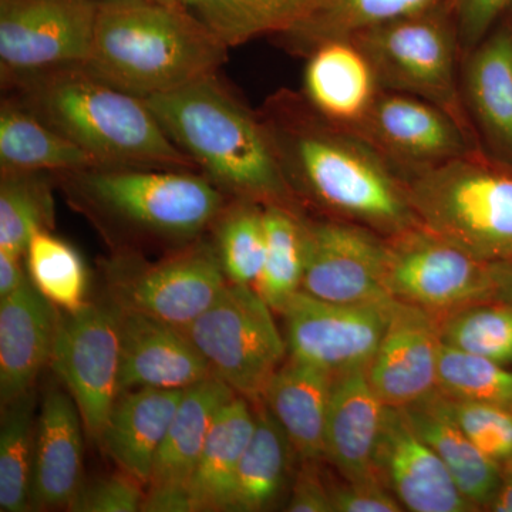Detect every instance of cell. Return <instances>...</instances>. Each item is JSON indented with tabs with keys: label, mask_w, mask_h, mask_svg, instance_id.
Segmentation results:
<instances>
[{
	"label": "cell",
	"mask_w": 512,
	"mask_h": 512,
	"mask_svg": "<svg viewBox=\"0 0 512 512\" xmlns=\"http://www.w3.org/2000/svg\"><path fill=\"white\" fill-rule=\"evenodd\" d=\"M376 476L414 512L477 510L458 490L441 458L426 443L406 410L386 407L375 454Z\"/></svg>",
	"instance_id": "obj_17"
},
{
	"label": "cell",
	"mask_w": 512,
	"mask_h": 512,
	"mask_svg": "<svg viewBox=\"0 0 512 512\" xmlns=\"http://www.w3.org/2000/svg\"><path fill=\"white\" fill-rule=\"evenodd\" d=\"M175 146L231 200L302 212L258 111L207 74L144 100Z\"/></svg>",
	"instance_id": "obj_2"
},
{
	"label": "cell",
	"mask_w": 512,
	"mask_h": 512,
	"mask_svg": "<svg viewBox=\"0 0 512 512\" xmlns=\"http://www.w3.org/2000/svg\"><path fill=\"white\" fill-rule=\"evenodd\" d=\"M302 97L323 119L355 131L379 96L375 70L352 39L320 43L306 55Z\"/></svg>",
	"instance_id": "obj_22"
},
{
	"label": "cell",
	"mask_w": 512,
	"mask_h": 512,
	"mask_svg": "<svg viewBox=\"0 0 512 512\" xmlns=\"http://www.w3.org/2000/svg\"><path fill=\"white\" fill-rule=\"evenodd\" d=\"M97 0H0L2 79L84 64Z\"/></svg>",
	"instance_id": "obj_12"
},
{
	"label": "cell",
	"mask_w": 512,
	"mask_h": 512,
	"mask_svg": "<svg viewBox=\"0 0 512 512\" xmlns=\"http://www.w3.org/2000/svg\"><path fill=\"white\" fill-rule=\"evenodd\" d=\"M503 466L500 487L490 507L497 512H512V458L505 461Z\"/></svg>",
	"instance_id": "obj_47"
},
{
	"label": "cell",
	"mask_w": 512,
	"mask_h": 512,
	"mask_svg": "<svg viewBox=\"0 0 512 512\" xmlns=\"http://www.w3.org/2000/svg\"><path fill=\"white\" fill-rule=\"evenodd\" d=\"M83 431L82 416L69 392L47 390L36 417L32 507L69 510L83 484Z\"/></svg>",
	"instance_id": "obj_21"
},
{
	"label": "cell",
	"mask_w": 512,
	"mask_h": 512,
	"mask_svg": "<svg viewBox=\"0 0 512 512\" xmlns=\"http://www.w3.org/2000/svg\"><path fill=\"white\" fill-rule=\"evenodd\" d=\"M60 309L30 278L18 292L0 299V403L15 402L33 389L52 360Z\"/></svg>",
	"instance_id": "obj_20"
},
{
	"label": "cell",
	"mask_w": 512,
	"mask_h": 512,
	"mask_svg": "<svg viewBox=\"0 0 512 512\" xmlns=\"http://www.w3.org/2000/svg\"><path fill=\"white\" fill-rule=\"evenodd\" d=\"M23 258L25 256L0 249V299L18 292L28 281V271L22 265Z\"/></svg>",
	"instance_id": "obj_46"
},
{
	"label": "cell",
	"mask_w": 512,
	"mask_h": 512,
	"mask_svg": "<svg viewBox=\"0 0 512 512\" xmlns=\"http://www.w3.org/2000/svg\"><path fill=\"white\" fill-rule=\"evenodd\" d=\"M441 0H315L312 12L282 35L292 52L306 56L320 45L335 39H350L363 30L393 20L416 15Z\"/></svg>",
	"instance_id": "obj_31"
},
{
	"label": "cell",
	"mask_w": 512,
	"mask_h": 512,
	"mask_svg": "<svg viewBox=\"0 0 512 512\" xmlns=\"http://www.w3.org/2000/svg\"><path fill=\"white\" fill-rule=\"evenodd\" d=\"M447 409L458 426L481 451L503 464L512 458V412L497 404L453 399L444 394Z\"/></svg>",
	"instance_id": "obj_40"
},
{
	"label": "cell",
	"mask_w": 512,
	"mask_h": 512,
	"mask_svg": "<svg viewBox=\"0 0 512 512\" xmlns=\"http://www.w3.org/2000/svg\"><path fill=\"white\" fill-rule=\"evenodd\" d=\"M57 177L73 204L100 225L175 248L200 239L229 198L192 170L96 165Z\"/></svg>",
	"instance_id": "obj_5"
},
{
	"label": "cell",
	"mask_w": 512,
	"mask_h": 512,
	"mask_svg": "<svg viewBox=\"0 0 512 512\" xmlns=\"http://www.w3.org/2000/svg\"><path fill=\"white\" fill-rule=\"evenodd\" d=\"M50 366L73 397L84 431L100 447L120 394V312L116 303H89L60 315Z\"/></svg>",
	"instance_id": "obj_11"
},
{
	"label": "cell",
	"mask_w": 512,
	"mask_h": 512,
	"mask_svg": "<svg viewBox=\"0 0 512 512\" xmlns=\"http://www.w3.org/2000/svg\"><path fill=\"white\" fill-rule=\"evenodd\" d=\"M443 345L503 363L512 360V303L468 306L440 319Z\"/></svg>",
	"instance_id": "obj_38"
},
{
	"label": "cell",
	"mask_w": 512,
	"mask_h": 512,
	"mask_svg": "<svg viewBox=\"0 0 512 512\" xmlns=\"http://www.w3.org/2000/svg\"><path fill=\"white\" fill-rule=\"evenodd\" d=\"M119 312L120 393L140 387L188 389L212 375L183 330L143 313Z\"/></svg>",
	"instance_id": "obj_18"
},
{
	"label": "cell",
	"mask_w": 512,
	"mask_h": 512,
	"mask_svg": "<svg viewBox=\"0 0 512 512\" xmlns=\"http://www.w3.org/2000/svg\"><path fill=\"white\" fill-rule=\"evenodd\" d=\"M252 439L239 463L228 511H262L278 500L288 480L291 441L264 403L255 404Z\"/></svg>",
	"instance_id": "obj_30"
},
{
	"label": "cell",
	"mask_w": 512,
	"mask_h": 512,
	"mask_svg": "<svg viewBox=\"0 0 512 512\" xmlns=\"http://www.w3.org/2000/svg\"><path fill=\"white\" fill-rule=\"evenodd\" d=\"M355 133L380 151L400 175L484 150L477 134L446 110L420 97L383 89Z\"/></svg>",
	"instance_id": "obj_15"
},
{
	"label": "cell",
	"mask_w": 512,
	"mask_h": 512,
	"mask_svg": "<svg viewBox=\"0 0 512 512\" xmlns=\"http://www.w3.org/2000/svg\"><path fill=\"white\" fill-rule=\"evenodd\" d=\"M185 389H140L121 392L101 437L120 470L144 485L150 483L154 461Z\"/></svg>",
	"instance_id": "obj_24"
},
{
	"label": "cell",
	"mask_w": 512,
	"mask_h": 512,
	"mask_svg": "<svg viewBox=\"0 0 512 512\" xmlns=\"http://www.w3.org/2000/svg\"><path fill=\"white\" fill-rule=\"evenodd\" d=\"M461 93L481 146L512 164V15L461 60Z\"/></svg>",
	"instance_id": "obj_19"
},
{
	"label": "cell",
	"mask_w": 512,
	"mask_h": 512,
	"mask_svg": "<svg viewBox=\"0 0 512 512\" xmlns=\"http://www.w3.org/2000/svg\"><path fill=\"white\" fill-rule=\"evenodd\" d=\"M511 15H512V13H511Z\"/></svg>",
	"instance_id": "obj_49"
},
{
	"label": "cell",
	"mask_w": 512,
	"mask_h": 512,
	"mask_svg": "<svg viewBox=\"0 0 512 512\" xmlns=\"http://www.w3.org/2000/svg\"><path fill=\"white\" fill-rule=\"evenodd\" d=\"M495 284V295L498 301L512 303V262L491 264Z\"/></svg>",
	"instance_id": "obj_48"
},
{
	"label": "cell",
	"mask_w": 512,
	"mask_h": 512,
	"mask_svg": "<svg viewBox=\"0 0 512 512\" xmlns=\"http://www.w3.org/2000/svg\"><path fill=\"white\" fill-rule=\"evenodd\" d=\"M272 312L252 286L228 282L210 308L183 330L212 375L252 404L262 402L288 353Z\"/></svg>",
	"instance_id": "obj_8"
},
{
	"label": "cell",
	"mask_w": 512,
	"mask_h": 512,
	"mask_svg": "<svg viewBox=\"0 0 512 512\" xmlns=\"http://www.w3.org/2000/svg\"><path fill=\"white\" fill-rule=\"evenodd\" d=\"M144 484L126 471L100 477L82 484L69 511L74 512H137L143 503Z\"/></svg>",
	"instance_id": "obj_41"
},
{
	"label": "cell",
	"mask_w": 512,
	"mask_h": 512,
	"mask_svg": "<svg viewBox=\"0 0 512 512\" xmlns=\"http://www.w3.org/2000/svg\"><path fill=\"white\" fill-rule=\"evenodd\" d=\"M2 82L15 94L12 99L100 165L198 171L165 134L146 101L101 82L82 64Z\"/></svg>",
	"instance_id": "obj_3"
},
{
	"label": "cell",
	"mask_w": 512,
	"mask_h": 512,
	"mask_svg": "<svg viewBox=\"0 0 512 512\" xmlns=\"http://www.w3.org/2000/svg\"><path fill=\"white\" fill-rule=\"evenodd\" d=\"M225 46L282 36L312 12L315 0H177Z\"/></svg>",
	"instance_id": "obj_32"
},
{
	"label": "cell",
	"mask_w": 512,
	"mask_h": 512,
	"mask_svg": "<svg viewBox=\"0 0 512 512\" xmlns=\"http://www.w3.org/2000/svg\"><path fill=\"white\" fill-rule=\"evenodd\" d=\"M350 39L365 53L383 90L430 101L476 133L461 93L458 63L463 59L446 0Z\"/></svg>",
	"instance_id": "obj_7"
},
{
	"label": "cell",
	"mask_w": 512,
	"mask_h": 512,
	"mask_svg": "<svg viewBox=\"0 0 512 512\" xmlns=\"http://www.w3.org/2000/svg\"><path fill=\"white\" fill-rule=\"evenodd\" d=\"M402 178L421 227L480 261L512 262V164L478 150Z\"/></svg>",
	"instance_id": "obj_6"
},
{
	"label": "cell",
	"mask_w": 512,
	"mask_h": 512,
	"mask_svg": "<svg viewBox=\"0 0 512 512\" xmlns=\"http://www.w3.org/2000/svg\"><path fill=\"white\" fill-rule=\"evenodd\" d=\"M439 390L448 397L512 409V372L500 363L441 345Z\"/></svg>",
	"instance_id": "obj_39"
},
{
	"label": "cell",
	"mask_w": 512,
	"mask_h": 512,
	"mask_svg": "<svg viewBox=\"0 0 512 512\" xmlns=\"http://www.w3.org/2000/svg\"><path fill=\"white\" fill-rule=\"evenodd\" d=\"M235 396L237 393L215 375L185 389L147 485L190 484L215 417Z\"/></svg>",
	"instance_id": "obj_28"
},
{
	"label": "cell",
	"mask_w": 512,
	"mask_h": 512,
	"mask_svg": "<svg viewBox=\"0 0 512 512\" xmlns=\"http://www.w3.org/2000/svg\"><path fill=\"white\" fill-rule=\"evenodd\" d=\"M335 377L289 356L262 397L261 403L284 429L302 461L326 460V421Z\"/></svg>",
	"instance_id": "obj_25"
},
{
	"label": "cell",
	"mask_w": 512,
	"mask_h": 512,
	"mask_svg": "<svg viewBox=\"0 0 512 512\" xmlns=\"http://www.w3.org/2000/svg\"><path fill=\"white\" fill-rule=\"evenodd\" d=\"M440 318L396 302L379 348L367 367L382 402L407 409L439 392Z\"/></svg>",
	"instance_id": "obj_16"
},
{
	"label": "cell",
	"mask_w": 512,
	"mask_h": 512,
	"mask_svg": "<svg viewBox=\"0 0 512 512\" xmlns=\"http://www.w3.org/2000/svg\"><path fill=\"white\" fill-rule=\"evenodd\" d=\"M421 439L441 458L460 493L474 507H490L501 483V464L485 456L448 412L444 394L436 392L407 407Z\"/></svg>",
	"instance_id": "obj_26"
},
{
	"label": "cell",
	"mask_w": 512,
	"mask_h": 512,
	"mask_svg": "<svg viewBox=\"0 0 512 512\" xmlns=\"http://www.w3.org/2000/svg\"><path fill=\"white\" fill-rule=\"evenodd\" d=\"M396 302L345 305L299 291L281 312L288 355L335 376L369 367Z\"/></svg>",
	"instance_id": "obj_13"
},
{
	"label": "cell",
	"mask_w": 512,
	"mask_h": 512,
	"mask_svg": "<svg viewBox=\"0 0 512 512\" xmlns=\"http://www.w3.org/2000/svg\"><path fill=\"white\" fill-rule=\"evenodd\" d=\"M212 227L215 249L228 282L254 288L265 256L264 205L234 198Z\"/></svg>",
	"instance_id": "obj_37"
},
{
	"label": "cell",
	"mask_w": 512,
	"mask_h": 512,
	"mask_svg": "<svg viewBox=\"0 0 512 512\" xmlns=\"http://www.w3.org/2000/svg\"><path fill=\"white\" fill-rule=\"evenodd\" d=\"M386 404L367 367L335 377L326 421V460L349 481L375 478V454Z\"/></svg>",
	"instance_id": "obj_23"
},
{
	"label": "cell",
	"mask_w": 512,
	"mask_h": 512,
	"mask_svg": "<svg viewBox=\"0 0 512 512\" xmlns=\"http://www.w3.org/2000/svg\"><path fill=\"white\" fill-rule=\"evenodd\" d=\"M258 114L302 207L383 237L419 225L393 164L355 131L319 116L302 94L282 90Z\"/></svg>",
	"instance_id": "obj_1"
},
{
	"label": "cell",
	"mask_w": 512,
	"mask_h": 512,
	"mask_svg": "<svg viewBox=\"0 0 512 512\" xmlns=\"http://www.w3.org/2000/svg\"><path fill=\"white\" fill-rule=\"evenodd\" d=\"M301 291L322 301L367 305L393 301L384 286L386 238L355 222L302 217Z\"/></svg>",
	"instance_id": "obj_14"
},
{
	"label": "cell",
	"mask_w": 512,
	"mask_h": 512,
	"mask_svg": "<svg viewBox=\"0 0 512 512\" xmlns=\"http://www.w3.org/2000/svg\"><path fill=\"white\" fill-rule=\"evenodd\" d=\"M288 511L333 512L330 488L326 487L316 461H303V466L293 483Z\"/></svg>",
	"instance_id": "obj_44"
},
{
	"label": "cell",
	"mask_w": 512,
	"mask_h": 512,
	"mask_svg": "<svg viewBox=\"0 0 512 512\" xmlns=\"http://www.w3.org/2000/svg\"><path fill=\"white\" fill-rule=\"evenodd\" d=\"M100 165L90 154L8 97L0 107V173L64 174Z\"/></svg>",
	"instance_id": "obj_29"
},
{
	"label": "cell",
	"mask_w": 512,
	"mask_h": 512,
	"mask_svg": "<svg viewBox=\"0 0 512 512\" xmlns=\"http://www.w3.org/2000/svg\"><path fill=\"white\" fill-rule=\"evenodd\" d=\"M35 390L2 407L0 426V511L26 512L32 508L35 457Z\"/></svg>",
	"instance_id": "obj_34"
},
{
	"label": "cell",
	"mask_w": 512,
	"mask_h": 512,
	"mask_svg": "<svg viewBox=\"0 0 512 512\" xmlns=\"http://www.w3.org/2000/svg\"><path fill=\"white\" fill-rule=\"evenodd\" d=\"M228 47L177 0H97L84 69L147 100L217 73Z\"/></svg>",
	"instance_id": "obj_4"
},
{
	"label": "cell",
	"mask_w": 512,
	"mask_h": 512,
	"mask_svg": "<svg viewBox=\"0 0 512 512\" xmlns=\"http://www.w3.org/2000/svg\"><path fill=\"white\" fill-rule=\"evenodd\" d=\"M144 493V512H194L190 487L178 484H151Z\"/></svg>",
	"instance_id": "obj_45"
},
{
	"label": "cell",
	"mask_w": 512,
	"mask_h": 512,
	"mask_svg": "<svg viewBox=\"0 0 512 512\" xmlns=\"http://www.w3.org/2000/svg\"><path fill=\"white\" fill-rule=\"evenodd\" d=\"M249 403L237 394L215 417L188 484L195 511H228L239 463L255 430L256 414Z\"/></svg>",
	"instance_id": "obj_27"
},
{
	"label": "cell",
	"mask_w": 512,
	"mask_h": 512,
	"mask_svg": "<svg viewBox=\"0 0 512 512\" xmlns=\"http://www.w3.org/2000/svg\"><path fill=\"white\" fill-rule=\"evenodd\" d=\"M384 238V286L396 301L441 319L494 298L493 266L420 224Z\"/></svg>",
	"instance_id": "obj_10"
},
{
	"label": "cell",
	"mask_w": 512,
	"mask_h": 512,
	"mask_svg": "<svg viewBox=\"0 0 512 512\" xmlns=\"http://www.w3.org/2000/svg\"><path fill=\"white\" fill-rule=\"evenodd\" d=\"M55 224L52 183L46 173L0 175V249L25 256L33 235Z\"/></svg>",
	"instance_id": "obj_35"
},
{
	"label": "cell",
	"mask_w": 512,
	"mask_h": 512,
	"mask_svg": "<svg viewBox=\"0 0 512 512\" xmlns=\"http://www.w3.org/2000/svg\"><path fill=\"white\" fill-rule=\"evenodd\" d=\"M109 299L184 330L228 284L214 244L197 239L156 262L120 254L107 264Z\"/></svg>",
	"instance_id": "obj_9"
},
{
	"label": "cell",
	"mask_w": 512,
	"mask_h": 512,
	"mask_svg": "<svg viewBox=\"0 0 512 512\" xmlns=\"http://www.w3.org/2000/svg\"><path fill=\"white\" fill-rule=\"evenodd\" d=\"M26 271L37 291L60 312L73 313L86 305L89 274L82 255L52 231H40L25 252Z\"/></svg>",
	"instance_id": "obj_36"
},
{
	"label": "cell",
	"mask_w": 512,
	"mask_h": 512,
	"mask_svg": "<svg viewBox=\"0 0 512 512\" xmlns=\"http://www.w3.org/2000/svg\"><path fill=\"white\" fill-rule=\"evenodd\" d=\"M302 212L268 205L264 207L265 256L254 286L274 312L281 313L302 289L305 265Z\"/></svg>",
	"instance_id": "obj_33"
},
{
	"label": "cell",
	"mask_w": 512,
	"mask_h": 512,
	"mask_svg": "<svg viewBox=\"0 0 512 512\" xmlns=\"http://www.w3.org/2000/svg\"><path fill=\"white\" fill-rule=\"evenodd\" d=\"M458 33L461 59L512 13V0H446Z\"/></svg>",
	"instance_id": "obj_42"
},
{
	"label": "cell",
	"mask_w": 512,
	"mask_h": 512,
	"mask_svg": "<svg viewBox=\"0 0 512 512\" xmlns=\"http://www.w3.org/2000/svg\"><path fill=\"white\" fill-rule=\"evenodd\" d=\"M333 512H399L403 505L396 495L379 480L349 481L345 485L330 488Z\"/></svg>",
	"instance_id": "obj_43"
}]
</instances>
